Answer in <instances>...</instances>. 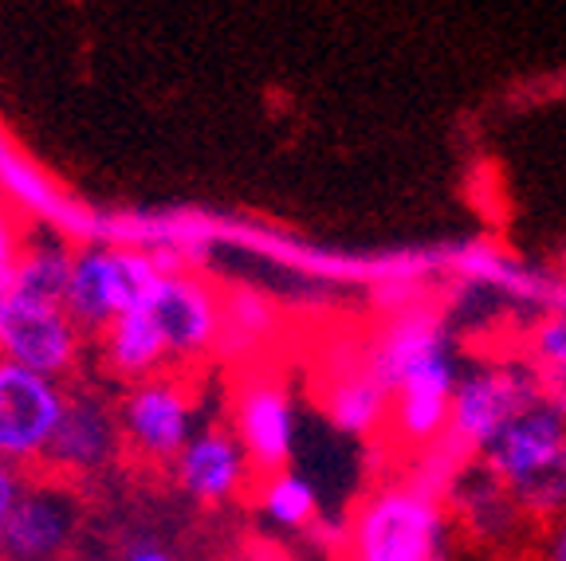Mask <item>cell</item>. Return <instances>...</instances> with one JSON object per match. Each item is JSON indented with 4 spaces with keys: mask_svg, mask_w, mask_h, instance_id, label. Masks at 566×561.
<instances>
[{
    "mask_svg": "<svg viewBox=\"0 0 566 561\" xmlns=\"http://www.w3.org/2000/svg\"><path fill=\"white\" fill-rule=\"evenodd\" d=\"M370 373L386 385L389 421L406 440H433L452 416L460 378L441 330L429 322H401L370 358Z\"/></svg>",
    "mask_w": 566,
    "mask_h": 561,
    "instance_id": "6da1fadb",
    "label": "cell"
},
{
    "mask_svg": "<svg viewBox=\"0 0 566 561\" xmlns=\"http://www.w3.org/2000/svg\"><path fill=\"white\" fill-rule=\"evenodd\" d=\"M83 330L71 315L52 303H35L24 295H0V358L40 378L63 381L80 366Z\"/></svg>",
    "mask_w": 566,
    "mask_h": 561,
    "instance_id": "7a4b0ae2",
    "label": "cell"
},
{
    "mask_svg": "<svg viewBox=\"0 0 566 561\" xmlns=\"http://www.w3.org/2000/svg\"><path fill=\"white\" fill-rule=\"evenodd\" d=\"M63 409H67V389L60 381L0 358V464H40L60 428Z\"/></svg>",
    "mask_w": 566,
    "mask_h": 561,
    "instance_id": "3957f363",
    "label": "cell"
},
{
    "mask_svg": "<svg viewBox=\"0 0 566 561\" xmlns=\"http://www.w3.org/2000/svg\"><path fill=\"white\" fill-rule=\"evenodd\" d=\"M118 421H123L126 452L146 464L174 467V459L193 440V401L181 381L154 378L126 393V401L118 404Z\"/></svg>",
    "mask_w": 566,
    "mask_h": 561,
    "instance_id": "277c9868",
    "label": "cell"
},
{
    "mask_svg": "<svg viewBox=\"0 0 566 561\" xmlns=\"http://www.w3.org/2000/svg\"><path fill=\"white\" fill-rule=\"evenodd\" d=\"M123 447V421L111 404L98 401L95 393H67V409H63L60 428H55L40 467L55 483L87 479L115 464Z\"/></svg>",
    "mask_w": 566,
    "mask_h": 561,
    "instance_id": "5b68a950",
    "label": "cell"
},
{
    "mask_svg": "<svg viewBox=\"0 0 566 561\" xmlns=\"http://www.w3.org/2000/svg\"><path fill=\"white\" fill-rule=\"evenodd\" d=\"M358 561H433L437 510L421 491H381L358 518Z\"/></svg>",
    "mask_w": 566,
    "mask_h": 561,
    "instance_id": "8992f818",
    "label": "cell"
},
{
    "mask_svg": "<svg viewBox=\"0 0 566 561\" xmlns=\"http://www.w3.org/2000/svg\"><path fill=\"white\" fill-rule=\"evenodd\" d=\"M539 385L520 373V369H476L469 378H460L457 393H452V416L449 428L460 440H469L476 447H488L520 413H527L531 404H539Z\"/></svg>",
    "mask_w": 566,
    "mask_h": 561,
    "instance_id": "52a82bcc",
    "label": "cell"
},
{
    "mask_svg": "<svg viewBox=\"0 0 566 561\" xmlns=\"http://www.w3.org/2000/svg\"><path fill=\"white\" fill-rule=\"evenodd\" d=\"M566 452V413L543 396L507 424L492 444L484 447L495 479H504L512 491L527 487L531 479L547 475Z\"/></svg>",
    "mask_w": 566,
    "mask_h": 561,
    "instance_id": "ba28073f",
    "label": "cell"
},
{
    "mask_svg": "<svg viewBox=\"0 0 566 561\" xmlns=\"http://www.w3.org/2000/svg\"><path fill=\"white\" fill-rule=\"evenodd\" d=\"M232 424H237V440L244 447L248 464L260 475H280L295 447V413L287 389L268 378L248 381L237 393Z\"/></svg>",
    "mask_w": 566,
    "mask_h": 561,
    "instance_id": "9c48e42d",
    "label": "cell"
},
{
    "mask_svg": "<svg viewBox=\"0 0 566 561\" xmlns=\"http://www.w3.org/2000/svg\"><path fill=\"white\" fill-rule=\"evenodd\" d=\"M146 310L158 322L174 361L197 358V353L212 350V342L221 338V303H217L209 283L197 275L169 272Z\"/></svg>",
    "mask_w": 566,
    "mask_h": 561,
    "instance_id": "30bf717a",
    "label": "cell"
},
{
    "mask_svg": "<svg viewBox=\"0 0 566 561\" xmlns=\"http://www.w3.org/2000/svg\"><path fill=\"white\" fill-rule=\"evenodd\" d=\"M248 467L252 464H248L237 432L209 428L189 440L186 452L174 459V479L186 495H193L197 502L212 507V502L232 499L244 487Z\"/></svg>",
    "mask_w": 566,
    "mask_h": 561,
    "instance_id": "8fae6325",
    "label": "cell"
},
{
    "mask_svg": "<svg viewBox=\"0 0 566 561\" xmlns=\"http://www.w3.org/2000/svg\"><path fill=\"white\" fill-rule=\"evenodd\" d=\"M71 530H75V499L67 487L60 483L24 487V499L4 538V553L12 561H52L71 542Z\"/></svg>",
    "mask_w": 566,
    "mask_h": 561,
    "instance_id": "7c38bea8",
    "label": "cell"
},
{
    "mask_svg": "<svg viewBox=\"0 0 566 561\" xmlns=\"http://www.w3.org/2000/svg\"><path fill=\"white\" fill-rule=\"evenodd\" d=\"M98 353H103V366L118 381H130V389L142 385V381L161 378V366L169 361V346L150 310L118 315L98 334Z\"/></svg>",
    "mask_w": 566,
    "mask_h": 561,
    "instance_id": "4fadbf2b",
    "label": "cell"
},
{
    "mask_svg": "<svg viewBox=\"0 0 566 561\" xmlns=\"http://www.w3.org/2000/svg\"><path fill=\"white\" fill-rule=\"evenodd\" d=\"M63 310L83 334H103L118 318L115 283H111V247H80L71 267Z\"/></svg>",
    "mask_w": 566,
    "mask_h": 561,
    "instance_id": "5bb4252c",
    "label": "cell"
},
{
    "mask_svg": "<svg viewBox=\"0 0 566 561\" xmlns=\"http://www.w3.org/2000/svg\"><path fill=\"white\" fill-rule=\"evenodd\" d=\"M71 267H75V252H71L63 240H44V244L24 247L12 275V295L35 298V303H52L63 307L67 298V283H71Z\"/></svg>",
    "mask_w": 566,
    "mask_h": 561,
    "instance_id": "9a60e30c",
    "label": "cell"
},
{
    "mask_svg": "<svg viewBox=\"0 0 566 561\" xmlns=\"http://www.w3.org/2000/svg\"><path fill=\"white\" fill-rule=\"evenodd\" d=\"M389 401H394V396L386 393V385H381L370 369H366V373L343 378L335 389H331L327 413L343 432H350V436H366V432H374L389 416Z\"/></svg>",
    "mask_w": 566,
    "mask_h": 561,
    "instance_id": "2e32d148",
    "label": "cell"
},
{
    "mask_svg": "<svg viewBox=\"0 0 566 561\" xmlns=\"http://www.w3.org/2000/svg\"><path fill=\"white\" fill-rule=\"evenodd\" d=\"M161 255L142 252V247H111V283H115V307L118 315L146 310L166 279Z\"/></svg>",
    "mask_w": 566,
    "mask_h": 561,
    "instance_id": "e0dca14e",
    "label": "cell"
},
{
    "mask_svg": "<svg viewBox=\"0 0 566 561\" xmlns=\"http://www.w3.org/2000/svg\"><path fill=\"white\" fill-rule=\"evenodd\" d=\"M260 502H264L268 518L280 522V527H303V522H311V515H315V487L295 472L268 475Z\"/></svg>",
    "mask_w": 566,
    "mask_h": 561,
    "instance_id": "ac0fdd59",
    "label": "cell"
},
{
    "mask_svg": "<svg viewBox=\"0 0 566 561\" xmlns=\"http://www.w3.org/2000/svg\"><path fill=\"white\" fill-rule=\"evenodd\" d=\"M531 358L551 385H566V303L543 315L531 330Z\"/></svg>",
    "mask_w": 566,
    "mask_h": 561,
    "instance_id": "d6986e66",
    "label": "cell"
},
{
    "mask_svg": "<svg viewBox=\"0 0 566 561\" xmlns=\"http://www.w3.org/2000/svg\"><path fill=\"white\" fill-rule=\"evenodd\" d=\"M515 499H520L523 507H539V510L566 507V452L547 475H539V479H531L527 487H520Z\"/></svg>",
    "mask_w": 566,
    "mask_h": 561,
    "instance_id": "ffe728a7",
    "label": "cell"
},
{
    "mask_svg": "<svg viewBox=\"0 0 566 561\" xmlns=\"http://www.w3.org/2000/svg\"><path fill=\"white\" fill-rule=\"evenodd\" d=\"M20 255H24V244H20L17 220L9 216V209H4V204H0V295H9Z\"/></svg>",
    "mask_w": 566,
    "mask_h": 561,
    "instance_id": "44dd1931",
    "label": "cell"
},
{
    "mask_svg": "<svg viewBox=\"0 0 566 561\" xmlns=\"http://www.w3.org/2000/svg\"><path fill=\"white\" fill-rule=\"evenodd\" d=\"M20 499H24V483H20V472L9 464H0V553H4V538H9L12 515H17Z\"/></svg>",
    "mask_w": 566,
    "mask_h": 561,
    "instance_id": "7402d4cb",
    "label": "cell"
},
{
    "mask_svg": "<svg viewBox=\"0 0 566 561\" xmlns=\"http://www.w3.org/2000/svg\"><path fill=\"white\" fill-rule=\"evenodd\" d=\"M543 561H566V515L555 522V530H551L547 538V553H543Z\"/></svg>",
    "mask_w": 566,
    "mask_h": 561,
    "instance_id": "603a6c76",
    "label": "cell"
},
{
    "mask_svg": "<svg viewBox=\"0 0 566 561\" xmlns=\"http://www.w3.org/2000/svg\"><path fill=\"white\" fill-rule=\"evenodd\" d=\"M123 561H174V553L161 550V546H154V542H142V546H130Z\"/></svg>",
    "mask_w": 566,
    "mask_h": 561,
    "instance_id": "cb8c5ba5",
    "label": "cell"
}]
</instances>
